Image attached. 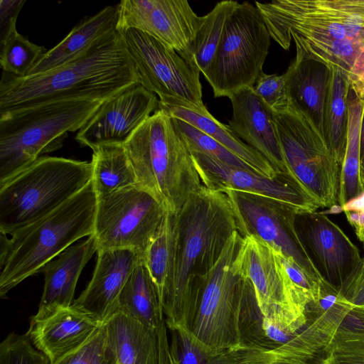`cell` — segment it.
<instances>
[{"label":"cell","instance_id":"1","mask_svg":"<svg viewBox=\"0 0 364 364\" xmlns=\"http://www.w3.org/2000/svg\"><path fill=\"white\" fill-rule=\"evenodd\" d=\"M175 215L176 253L163 298L168 329L182 328L188 303L237 231L228 196L203 186Z\"/></svg>","mask_w":364,"mask_h":364},{"label":"cell","instance_id":"2","mask_svg":"<svg viewBox=\"0 0 364 364\" xmlns=\"http://www.w3.org/2000/svg\"><path fill=\"white\" fill-rule=\"evenodd\" d=\"M136 83L117 31L82 56L50 71L24 77L4 72L0 82V114L60 100L103 102Z\"/></svg>","mask_w":364,"mask_h":364},{"label":"cell","instance_id":"3","mask_svg":"<svg viewBox=\"0 0 364 364\" xmlns=\"http://www.w3.org/2000/svg\"><path fill=\"white\" fill-rule=\"evenodd\" d=\"M97 196L91 181L77 194L41 219L1 234L0 296L42 271L73 243L93 233Z\"/></svg>","mask_w":364,"mask_h":364},{"label":"cell","instance_id":"4","mask_svg":"<svg viewBox=\"0 0 364 364\" xmlns=\"http://www.w3.org/2000/svg\"><path fill=\"white\" fill-rule=\"evenodd\" d=\"M138 184L176 215L203 186L172 117L158 109L124 144Z\"/></svg>","mask_w":364,"mask_h":364},{"label":"cell","instance_id":"5","mask_svg":"<svg viewBox=\"0 0 364 364\" xmlns=\"http://www.w3.org/2000/svg\"><path fill=\"white\" fill-rule=\"evenodd\" d=\"M102 103L60 100L1 113L0 181L60 149L68 134L79 131Z\"/></svg>","mask_w":364,"mask_h":364},{"label":"cell","instance_id":"6","mask_svg":"<svg viewBox=\"0 0 364 364\" xmlns=\"http://www.w3.org/2000/svg\"><path fill=\"white\" fill-rule=\"evenodd\" d=\"M91 161L41 156L0 181V233L11 235L49 214L85 188Z\"/></svg>","mask_w":364,"mask_h":364},{"label":"cell","instance_id":"7","mask_svg":"<svg viewBox=\"0 0 364 364\" xmlns=\"http://www.w3.org/2000/svg\"><path fill=\"white\" fill-rule=\"evenodd\" d=\"M243 237L235 231L218 262L190 299L183 328L199 343L212 349H240V317L246 278L234 260Z\"/></svg>","mask_w":364,"mask_h":364},{"label":"cell","instance_id":"8","mask_svg":"<svg viewBox=\"0 0 364 364\" xmlns=\"http://www.w3.org/2000/svg\"><path fill=\"white\" fill-rule=\"evenodd\" d=\"M271 36L256 6L238 3L228 17L214 60L204 76L215 97L252 87L264 73Z\"/></svg>","mask_w":364,"mask_h":364},{"label":"cell","instance_id":"9","mask_svg":"<svg viewBox=\"0 0 364 364\" xmlns=\"http://www.w3.org/2000/svg\"><path fill=\"white\" fill-rule=\"evenodd\" d=\"M289 174L321 205L336 213L341 168L311 120L289 102L275 113Z\"/></svg>","mask_w":364,"mask_h":364},{"label":"cell","instance_id":"10","mask_svg":"<svg viewBox=\"0 0 364 364\" xmlns=\"http://www.w3.org/2000/svg\"><path fill=\"white\" fill-rule=\"evenodd\" d=\"M166 213L157 199L139 184L97 196L92 235L97 251L131 250L144 259Z\"/></svg>","mask_w":364,"mask_h":364},{"label":"cell","instance_id":"11","mask_svg":"<svg viewBox=\"0 0 364 364\" xmlns=\"http://www.w3.org/2000/svg\"><path fill=\"white\" fill-rule=\"evenodd\" d=\"M137 83L159 98H179L204 107L200 71L174 49L136 29L119 32Z\"/></svg>","mask_w":364,"mask_h":364},{"label":"cell","instance_id":"12","mask_svg":"<svg viewBox=\"0 0 364 364\" xmlns=\"http://www.w3.org/2000/svg\"><path fill=\"white\" fill-rule=\"evenodd\" d=\"M228 198L237 231L254 236L293 259L310 274L318 277L295 228V209L272 198L232 189L222 191Z\"/></svg>","mask_w":364,"mask_h":364},{"label":"cell","instance_id":"13","mask_svg":"<svg viewBox=\"0 0 364 364\" xmlns=\"http://www.w3.org/2000/svg\"><path fill=\"white\" fill-rule=\"evenodd\" d=\"M118 32L136 29L174 49L196 68L194 43L204 21L186 0H123L117 5Z\"/></svg>","mask_w":364,"mask_h":364},{"label":"cell","instance_id":"14","mask_svg":"<svg viewBox=\"0 0 364 364\" xmlns=\"http://www.w3.org/2000/svg\"><path fill=\"white\" fill-rule=\"evenodd\" d=\"M234 265L252 283L266 317L283 318L305 312L296 302L279 252L263 240L254 236L243 237Z\"/></svg>","mask_w":364,"mask_h":364},{"label":"cell","instance_id":"15","mask_svg":"<svg viewBox=\"0 0 364 364\" xmlns=\"http://www.w3.org/2000/svg\"><path fill=\"white\" fill-rule=\"evenodd\" d=\"M203 186L219 191L232 189L272 198L299 213L321 207L291 176L270 178L253 171L230 166L198 151H189Z\"/></svg>","mask_w":364,"mask_h":364},{"label":"cell","instance_id":"16","mask_svg":"<svg viewBox=\"0 0 364 364\" xmlns=\"http://www.w3.org/2000/svg\"><path fill=\"white\" fill-rule=\"evenodd\" d=\"M295 228L317 274L339 291L361 259L357 247L322 213H297Z\"/></svg>","mask_w":364,"mask_h":364},{"label":"cell","instance_id":"17","mask_svg":"<svg viewBox=\"0 0 364 364\" xmlns=\"http://www.w3.org/2000/svg\"><path fill=\"white\" fill-rule=\"evenodd\" d=\"M158 109L154 93L138 83L132 85L102 102L75 139L92 151L101 146H123Z\"/></svg>","mask_w":364,"mask_h":364},{"label":"cell","instance_id":"18","mask_svg":"<svg viewBox=\"0 0 364 364\" xmlns=\"http://www.w3.org/2000/svg\"><path fill=\"white\" fill-rule=\"evenodd\" d=\"M95 316L72 304L39 312L31 318L26 333L50 364L83 346L102 325Z\"/></svg>","mask_w":364,"mask_h":364},{"label":"cell","instance_id":"19","mask_svg":"<svg viewBox=\"0 0 364 364\" xmlns=\"http://www.w3.org/2000/svg\"><path fill=\"white\" fill-rule=\"evenodd\" d=\"M229 99L232 107V115L228 120L230 128L262 155L279 174H289L275 112L255 93L252 87L243 88Z\"/></svg>","mask_w":364,"mask_h":364},{"label":"cell","instance_id":"20","mask_svg":"<svg viewBox=\"0 0 364 364\" xmlns=\"http://www.w3.org/2000/svg\"><path fill=\"white\" fill-rule=\"evenodd\" d=\"M97 254L92 277L73 304L104 323L115 313L124 284L144 259L134 251L125 249L101 250Z\"/></svg>","mask_w":364,"mask_h":364},{"label":"cell","instance_id":"21","mask_svg":"<svg viewBox=\"0 0 364 364\" xmlns=\"http://www.w3.org/2000/svg\"><path fill=\"white\" fill-rule=\"evenodd\" d=\"M159 109L212 137L247 163L258 173L270 178L282 175L279 174L258 151L242 142L228 125L217 120L205 106L199 107L179 98L166 97L159 99Z\"/></svg>","mask_w":364,"mask_h":364},{"label":"cell","instance_id":"22","mask_svg":"<svg viewBox=\"0 0 364 364\" xmlns=\"http://www.w3.org/2000/svg\"><path fill=\"white\" fill-rule=\"evenodd\" d=\"M117 21V5L107 6L94 16L84 18L58 44L46 50L27 76L50 71L82 56L115 33Z\"/></svg>","mask_w":364,"mask_h":364},{"label":"cell","instance_id":"23","mask_svg":"<svg viewBox=\"0 0 364 364\" xmlns=\"http://www.w3.org/2000/svg\"><path fill=\"white\" fill-rule=\"evenodd\" d=\"M97 251L95 238L90 235L70 246L43 268L44 287L38 311H52L73 304L80 275Z\"/></svg>","mask_w":364,"mask_h":364},{"label":"cell","instance_id":"24","mask_svg":"<svg viewBox=\"0 0 364 364\" xmlns=\"http://www.w3.org/2000/svg\"><path fill=\"white\" fill-rule=\"evenodd\" d=\"M285 74L289 102L306 114L323 136V109L330 82L329 66L296 53Z\"/></svg>","mask_w":364,"mask_h":364},{"label":"cell","instance_id":"25","mask_svg":"<svg viewBox=\"0 0 364 364\" xmlns=\"http://www.w3.org/2000/svg\"><path fill=\"white\" fill-rule=\"evenodd\" d=\"M103 325L118 364H159L156 329L119 311Z\"/></svg>","mask_w":364,"mask_h":364},{"label":"cell","instance_id":"26","mask_svg":"<svg viewBox=\"0 0 364 364\" xmlns=\"http://www.w3.org/2000/svg\"><path fill=\"white\" fill-rule=\"evenodd\" d=\"M116 311L155 329L164 318L161 299L144 260L136 265L124 284Z\"/></svg>","mask_w":364,"mask_h":364},{"label":"cell","instance_id":"27","mask_svg":"<svg viewBox=\"0 0 364 364\" xmlns=\"http://www.w3.org/2000/svg\"><path fill=\"white\" fill-rule=\"evenodd\" d=\"M348 124L346 147L341 165L338 206L364 192L360 173V126L364 111V98L350 87L348 93Z\"/></svg>","mask_w":364,"mask_h":364},{"label":"cell","instance_id":"28","mask_svg":"<svg viewBox=\"0 0 364 364\" xmlns=\"http://www.w3.org/2000/svg\"><path fill=\"white\" fill-rule=\"evenodd\" d=\"M329 68L330 82L323 109V138L341 168L347 142L348 93L350 85L343 73L333 66Z\"/></svg>","mask_w":364,"mask_h":364},{"label":"cell","instance_id":"29","mask_svg":"<svg viewBox=\"0 0 364 364\" xmlns=\"http://www.w3.org/2000/svg\"><path fill=\"white\" fill-rule=\"evenodd\" d=\"M91 162L92 182L97 196L138 185L133 166L122 145L96 148Z\"/></svg>","mask_w":364,"mask_h":364},{"label":"cell","instance_id":"30","mask_svg":"<svg viewBox=\"0 0 364 364\" xmlns=\"http://www.w3.org/2000/svg\"><path fill=\"white\" fill-rule=\"evenodd\" d=\"M169 331L173 364H245L262 351L250 347L212 349L192 338L183 328Z\"/></svg>","mask_w":364,"mask_h":364},{"label":"cell","instance_id":"31","mask_svg":"<svg viewBox=\"0 0 364 364\" xmlns=\"http://www.w3.org/2000/svg\"><path fill=\"white\" fill-rule=\"evenodd\" d=\"M176 243L175 215L166 213L144 257V262L158 289L162 305L164 295L173 272Z\"/></svg>","mask_w":364,"mask_h":364},{"label":"cell","instance_id":"32","mask_svg":"<svg viewBox=\"0 0 364 364\" xmlns=\"http://www.w3.org/2000/svg\"><path fill=\"white\" fill-rule=\"evenodd\" d=\"M238 3L232 0L218 2L204 16L194 43L196 66L204 76L214 60L226 21Z\"/></svg>","mask_w":364,"mask_h":364},{"label":"cell","instance_id":"33","mask_svg":"<svg viewBox=\"0 0 364 364\" xmlns=\"http://www.w3.org/2000/svg\"><path fill=\"white\" fill-rule=\"evenodd\" d=\"M297 14L327 21L364 25V0H279Z\"/></svg>","mask_w":364,"mask_h":364},{"label":"cell","instance_id":"34","mask_svg":"<svg viewBox=\"0 0 364 364\" xmlns=\"http://www.w3.org/2000/svg\"><path fill=\"white\" fill-rule=\"evenodd\" d=\"M0 64L3 71L9 75L26 77L46 52L44 47L38 46L20 34L16 23L9 26L0 37Z\"/></svg>","mask_w":364,"mask_h":364},{"label":"cell","instance_id":"35","mask_svg":"<svg viewBox=\"0 0 364 364\" xmlns=\"http://www.w3.org/2000/svg\"><path fill=\"white\" fill-rule=\"evenodd\" d=\"M172 120L189 151H198L230 166L256 172L247 163L200 130L179 119L172 117Z\"/></svg>","mask_w":364,"mask_h":364},{"label":"cell","instance_id":"36","mask_svg":"<svg viewBox=\"0 0 364 364\" xmlns=\"http://www.w3.org/2000/svg\"><path fill=\"white\" fill-rule=\"evenodd\" d=\"M323 353V364H364V331L339 326Z\"/></svg>","mask_w":364,"mask_h":364},{"label":"cell","instance_id":"37","mask_svg":"<svg viewBox=\"0 0 364 364\" xmlns=\"http://www.w3.org/2000/svg\"><path fill=\"white\" fill-rule=\"evenodd\" d=\"M0 364H50L26 335L10 333L0 344Z\"/></svg>","mask_w":364,"mask_h":364},{"label":"cell","instance_id":"38","mask_svg":"<svg viewBox=\"0 0 364 364\" xmlns=\"http://www.w3.org/2000/svg\"><path fill=\"white\" fill-rule=\"evenodd\" d=\"M55 364H118L102 324L80 348Z\"/></svg>","mask_w":364,"mask_h":364},{"label":"cell","instance_id":"39","mask_svg":"<svg viewBox=\"0 0 364 364\" xmlns=\"http://www.w3.org/2000/svg\"><path fill=\"white\" fill-rule=\"evenodd\" d=\"M285 73L282 75L263 73L252 87L255 93L275 113L289 105Z\"/></svg>","mask_w":364,"mask_h":364},{"label":"cell","instance_id":"40","mask_svg":"<svg viewBox=\"0 0 364 364\" xmlns=\"http://www.w3.org/2000/svg\"><path fill=\"white\" fill-rule=\"evenodd\" d=\"M323 349L314 354L260 351L245 364H323Z\"/></svg>","mask_w":364,"mask_h":364},{"label":"cell","instance_id":"41","mask_svg":"<svg viewBox=\"0 0 364 364\" xmlns=\"http://www.w3.org/2000/svg\"><path fill=\"white\" fill-rule=\"evenodd\" d=\"M339 292L355 307L364 308V257H361Z\"/></svg>","mask_w":364,"mask_h":364},{"label":"cell","instance_id":"42","mask_svg":"<svg viewBox=\"0 0 364 364\" xmlns=\"http://www.w3.org/2000/svg\"><path fill=\"white\" fill-rule=\"evenodd\" d=\"M341 211L345 213L348 222L364 247V192L338 207L336 213Z\"/></svg>","mask_w":364,"mask_h":364},{"label":"cell","instance_id":"43","mask_svg":"<svg viewBox=\"0 0 364 364\" xmlns=\"http://www.w3.org/2000/svg\"><path fill=\"white\" fill-rule=\"evenodd\" d=\"M25 2L24 0L0 1L1 36L6 32L11 24L16 22L18 13Z\"/></svg>","mask_w":364,"mask_h":364},{"label":"cell","instance_id":"44","mask_svg":"<svg viewBox=\"0 0 364 364\" xmlns=\"http://www.w3.org/2000/svg\"><path fill=\"white\" fill-rule=\"evenodd\" d=\"M156 330L159 343V364H173L165 318L161 321Z\"/></svg>","mask_w":364,"mask_h":364},{"label":"cell","instance_id":"45","mask_svg":"<svg viewBox=\"0 0 364 364\" xmlns=\"http://www.w3.org/2000/svg\"><path fill=\"white\" fill-rule=\"evenodd\" d=\"M360 157L364 154V111L362 117L361 126H360Z\"/></svg>","mask_w":364,"mask_h":364},{"label":"cell","instance_id":"46","mask_svg":"<svg viewBox=\"0 0 364 364\" xmlns=\"http://www.w3.org/2000/svg\"><path fill=\"white\" fill-rule=\"evenodd\" d=\"M360 173L362 183L364 185V154L360 157Z\"/></svg>","mask_w":364,"mask_h":364}]
</instances>
